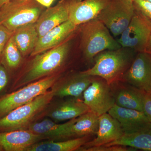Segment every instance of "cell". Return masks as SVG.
I'll list each match as a JSON object with an SVG mask.
<instances>
[{"label": "cell", "mask_w": 151, "mask_h": 151, "mask_svg": "<svg viewBox=\"0 0 151 151\" xmlns=\"http://www.w3.org/2000/svg\"><path fill=\"white\" fill-rule=\"evenodd\" d=\"M137 52L132 49L122 47L105 50L94 57V65L83 73L101 77L108 84L120 81L131 66Z\"/></svg>", "instance_id": "1"}, {"label": "cell", "mask_w": 151, "mask_h": 151, "mask_svg": "<svg viewBox=\"0 0 151 151\" xmlns=\"http://www.w3.org/2000/svg\"><path fill=\"white\" fill-rule=\"evenodd\" d=\"M70 47V41L67 39L58 46L34 56L18 86H24L49 76L60 68L67 60Z\"/></svg>", "instance_id": "2"}, {"label": "cell", "mask_w": 151, "mask_h": 151, "mask_svg": "<svg viewBox=\"0 0 151 151\" xmlns=\"http://www.w3.org/2000/svg\"><path fill=\"white\" fill-rule=\"evenodd\" d=\"M80 26V46L84 57L88 61H93L97 54L104 50L122 47L108 28L98 19H93Z\"/></svg>", "instance_id": "3"}, {"label": "cell", "mask_w": 151, "mask_h": 151, "mask_svg": "<svg viewBox=\"0 0 151 151\" xmlns=\"http://www.w3.org/2000/svg\"><path fill=\"white\" fill-rule=\"evenodd\" d=\"M55 84L51 90L40 94L0 119V132L27 129L34 119L47 108L55 97L57 86Z\"/></svg>", "instance_id": "4"}, {"label": "cell", "mask_w": 151, "mask_h": 151, "mask_svg": "<svg viewBox=\"0 0 151 151\" xmlns=\"http://www.w3.org/2000/svg\"><path fill=\"white\" fill-rule=\"evenodd\" d=\"M46 8L35 0H10L0 7V25L14 32L35 23Z\"/></svg>", "instance_id": "5"}, {"label": "cell", "mask_w": 151, "mask_h": 151, "mask_svg": "<svg viewBox=\"0 0 151 151\" xmlns=\"http://www.w3.org/2000/svg\"><path fill=\"white\" fill-rule=\"evenodd\" d=\"M59 76H47L0 98V119L45 93L56 84Z\"/></svg>", "instance_id": "6"}, {"label": "cell", "mask_w": 151, "mask_h": 151, "mask_svg": "<svg viewBox=\"0 0 151 151\" xmlns=\"http://www.w3.org/2000/svg\"><path fill=\"white\" fill-rule=\"evenodd\" d=\"M151 35V21L135 9L129 25L117 41L122 47L132 49L137 53L145 52Z\"/></svg>", "instance_id": "7"}, {"label": "cell", "mask_w": 151, "mask_h": 151, "mask_svg": "<svg viewBox=\"0 0 151 151\" xmlns=\"http://www.w3.org/2000/svg\"><path fill=\"white\" fill-rule=\"evenodd\" d=\"M135 9L129 0H111L96 19L105 25L114 37L121 35L129 25Z\"/></svg>", "instance_id": "8"}, {"label": "cell", "mask_w": 151, "mask_h": 151, "mask_svg": "<svg viewBox=\"0 0 151 151\" xmlns=\"http://www.w3.org/2000/svg\"><path fill=\"white\" fill-rule=\"evenodd\" d=\"M83 94L84 103L99 117L108 113L115 105L110 84L101 77L93 76L91 83Z\"/></svg>", "instance_id": "9"}, {"label": "cell", "mask_w": 151, "mask_h": 151, "mask_svg": "<svg viewBox=\"0 0 151 151\" xmlns=\"http://www.w3.org/2000/svg\"><path fill=\"white\" fill-rule=\"evenodd\" d=\"M145 92H151V55L137 52L121 81Z\"/></svg>", "instance_id": "10"}, {"label": "cell", "mask_w": 151, "mask_h": 151, "mask_svg": "<svg viewBox=\"0 0 151 151\" xmlns=\"http://www.w3.org/2000/svg\"><path fill=\"white\" fill-rule=\"evenodd\" d=\"M77 0H60L56 5L47 8L35 23L39 37L69 20L70 12Z\"/></svg>", "instance_id": "11"}, {"label": "cell", "mask_w": 151, "mask_h": 151, "mask_svg": "<svg viewBox=\"0 0 151 151\" xmlns=\"http://www.w3.org/2000/svg\"><path fill=\"white\" fill-rule=\"evenodd\" d=\"M108 113L119 122L124 134L151 131V122L142 111L115 105Z\"/></svg>", "instance_id": "12"}, {"label": "cell", "mask_w": 151, "mask_h": 151, "mask_svg": "<svg viewBox=\"0 0 151 151\" xmlns=\"http://www.w3.org/2000/svg\"><path fill=\"white\" fill-rule=\"evenodd\" d=\"M124 134L118 121L108 113H104L99 117L97 137L86 142L79 150L107 145L119 139Z\"/></svg>", "instance_id": "13"}, {"label": "cell", "mask_w": 151, "mask_h": 151, "mask_svg": "<svg viewBox=\"0 0 151 151\" xmlns=\"http://www.w3.org/2000/svg\"><path fill=\"white\" fill-rule=\"evenodd\" d=\"M79 26L68 20L50 30L39 38L30 55L34 56L58 46L73 35Z\"/></svg>", "instance_id": "14"}, {"label": "cell", "mask_w": 151, "mask_h": 151, "mask_svg": "<svg viewBox=\"0 0 151 151\" xmlns=\"http://www.w3.org/2000/svg\"><path fill=\"white\" fill-rule=\"evenodd\" d=\"M44 139H46L43 136L28 129L0 132V143L6 151H26L32 145Z\"/></svg>", "instance_id": "15"}, {"label": "cell", "mask_w": 151, "mask_h": 151, "mask_svg": "<svg viewBox=\"0 0 151 151\" xmlns=\"http://www.w3.org/2000/svg\"><path fill=\"white\" fill-rule=\"evenodd\" d=\"M115 100V105L143 112L145 92L123 82L118 81L110 84Z\"/></svg>", "instance_id": "16"}, {"label": "cell", "mask_w": 151, "mask_h": 151, "mask_svg": "<svg viewBox=\"0 0 151 151\" xmlns=\"http://www.w3.org/2000/svg\"><path fill=\"white\" fill-rule=\"evenodd\" d=\"M76 118L69 120L64 124H56L46 119L38 122H33L27 129L33 133L43 136L46 139L63 141L71 139V129Z\"/></svg>", "instance_id": "17"}, {"label": "cell", "mask_w": 151, "mask_h": 151, "mask_svg": "<svg viewBox=\"0 0 151 151\" xmlns=\"http://www.w3.org/2000/svg\"><path fill=\"white\" fill-rule=\"evenodd\" d=\"M111 0H77L70 12L69 20L77 26L96 19Z\"/></svg>", "instance_id": "18"}, {"label": "cell", "mask_w": 151, "mask_h": 151, "mask_svg": "<svg viewBox=\"0 0 151 151\" xmlns=\"http://www.w3.org/2000/svg\"><path fill=\"white\" fill-rule=\"evenodd\" d=\"M89 111L83 100L73 97L58 104L49 111L47 116L55 121L62 122L77 118Z\"/></svg>", "instance_id": "19"}, {"label": "cell", "mask_w": 151, "mask_h": 151, "mask_svg": "<svg viewBox=\"0 0 151 151\" xmlns=\"http://www.w3.org/2000/svg\"><path fill=\"white\" fill-rule=\"evenodd\" d=\"M92 77L82 71L70 76L57 85L55 97H79L91 83Z\"/></svg>", "instance_id": "20"}, {"label": "cell", "mask_w": 151, "mask_h": 151, "mask_svg": "<svg viewBox=\"0 0 151 151\" xmlns=\"http://www.w3.org/2000/svg\"><path fill=\"white\" fill-rule=\"evenodd\" d=\"M12 37L23 57L31 54L39 38L35 23L19 28L14 32Z\"/></svg>", "instance_id": "21"}, {"label": "cell", "mask_w": 151, "mask_h": 151, "mask_svg": "<svg viewBox=\"0 0 151 151\" xmlns=\"http://www.w3.org/2000/svg\"><path fill=\"white\" fill-rule=\"evenodd\" d=\"M92 136L63 141L49 140L38 142L30 147L26 151H73L78 150L90 139Z\"/></svg>", "instance_id": "22"}, {"label": "cell", "mask_w": 151, "mask_h": 151, "mask_svg": "<svg viewBox=\"0 0 151 151\" xmlns=\"http://www.w3.org/2000/svg\"><path fill=\"white\" fill-rule=\"evenodd\" d=\"M98 124L99 116L91 111L79 116L71 127V139L96 134Z\"/></svg>", "instance_id": "23"}, {"label": "cell", "mask_w": 151, "mask_h": 151, "mask_svg": "<svg viewBox=\"0 0 151 151\" xmlns=\"http://www.w3.org/2000/svg\"><path fill=\"white\" fill-rule=\"evenodd\" d=\"M119 145L135 149L151 151V131L124 134L116 141L104 145Z\"/></svg>", "instance_id": "24"}, {"label": "cell", "mask_w": 151, "mask_h": 151, "mask_svg": "<svg viewBox=\"0 0 151 151\" xmlns=\"http://www.w3.org/2000/svg\"><path fill=\"white\" fill-rule=\"evenodd\" d=\"M22 57L12 35L4 49L0 63L6 69H15L20 64Z\"/></svg>", "instance_id": "25"}, {"label": "cell", "mask_w": 151, "mask_h": 151, "mask_svg": "<svg viewBox=\"0 0 151 151\" xmlns=\"http://www.w3.org/2000/svg\"><path fill=\"white\" fill-rule=\"evenodd\" d=\"M135 9L144 14L151 21V2L149 0H134L133 2Z\"/></svg>", "instance_id": "26"}, {"label": "cell", "mask_w": 151, "mask_h": 151, "mask_svg": "<svg viewBox=\"0 0 151 151\" xmlns=\"http://www.w3.org/2000/svg\"><path fill=\"white\" fill-rule=\"evenodd\" d=\"M134 148L119 145H103L93 147L85 150L86 151H135Z\"/></svg>", "instance_id": "27"}, {"label": "cell", "mask_w": 151, "mask_h": 151, "mask_svg": "<svg viewBox=\"0 0 151 151\" xmlns=\"http://www.w3.org/2000/svg\"><path fill=\"white\" fill-rule=\"evenodd\" d=\"M14 32L0 25V60L1 59L4 49Z\"/></svg>", "instance_id": "28"}, {"label": "cell", "mask_w": 151, "mask_h": 151, "mask_svg": "<svg viewBox=\"0 0 151 151\" xmlns=\"http://www.w3.org/2000/svg\"><path fill=\"white\" fill-rule=\"evenodd\" d=\"M143 112L151 122V92H145L144 94Z\"/></svg>", "instance_id": "29"}, {"label": "cell", "mask_w": 151, "mask_h": 151, "mask_svg": "<svg viewBox=\"0 0 151 151\" xmlns=\"http://www.w3.org/2000/svg\"><path fill=\"white\" fill-rule=\"evenodd\" d=\"M8 81L6 69L0 63V92L5 87Z\"/></svg>", "instance_id": "30"}, {"label": "cell", "mask_w": 151, "mask_h": 151, "mask_svg": "<svg viewBox=\"0 0 151 151\" xmlns=\"http://www.w3.org/2000/svg\"><path fill=\"white\" fill-rule=\"evenodd\" d=\"M46 8L50 7L55 0H35Z\"/></svg>", "instance_id": "31"}, {"label": "cell", "mask_w": 151, "mask_h": 151, "mask_svg": "<svg viewBox=\"0 0 151 151\" xmlns=\"http://www.w3.org/2000/svg\"><path fill=\"white\" fill-rule=\"evenodd\" d=\"M145 52L151 55V35L147 47L146 49Z\"/></svg>", "instance_id": "32"}, {"label": "cell", "mask_w": 151, "mask_h": 151, "mask_svg": "<svg viewBox=\"0 0 151 151\" xmlns=\"http://www.w3.org/2000/svg\"><path fill=\"white\" fill-rule=\"evenodd\" d=\"M10 0H0V7Z\"/></svg>", "instance_id": "33"}, {"label": "cell", "mask_w": 151, "mask_h": 151, "mask_svg": "<svg viewBox=\"0 0 151 151\" xmlns=\"http://www.w3.org/2000/svg\"><path fill=\"white\" fill-rule=\"evenodd\" d=\"M3 150L2 147L1 145V143H0V151Z\"/></svg>", "instance_id": "34"}, {"label": "cell", "mask_w": 151, "mask_h": 151, "mask_svg": "<svg viewBox=\"0 0 151 151\" xmlns=\"http://www.w3.org/2000/svg\"><path fill=\"white\" fill-rule=\"evenodd\" d=\"M129 1H131L134 2V0H129Z\"/></svg>", "instance_id": "35"}, {"label": "cell", "mask_w": 151, "mask_h": 151, "mask_svg": "<svg viewBox=\"0 0 151 151\" xmlns=\"http://www.w3.org/2000/svg\"><path fill=\"white\" fill-rule=\"evenodd\" d=\"M149 1H151V0H149Z\"/></svg>", "instance_id": "36"}]
</instances>
